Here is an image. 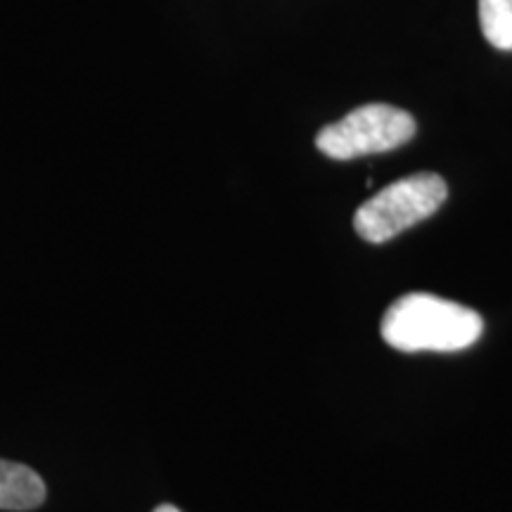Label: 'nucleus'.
I'll return each instance as SVG.
<instances>
[{
    "mask_svg": "<svg viewBox=\"0 0 512 512\" xmlns=\"http://www.w3.org/2000/svg\"><path fill=\"white\" fill-rule=\"evenodd\" d=\"M484 320L477 311L437 294L413 292L399 297L384 313L380 332L389 347L415 354H451L472 347L482 337Z\"/></svg>",
    "mask_w": 512,
    "mask_h": 512,
    "instance_id": "obj_1",
    "label": "nucleus"
},
{
    "mask_svg": "<svg viewBox=\"0 0 512 512\" xmlns=\"http://www.w3.org/2000/svg\"><path fill=\"white\" fill-rule=\"evenodd\" d=\"M448 197V185L437 174H413L401 178L356 209L354 228L370 245L396 238L415 223L437 214Z\"/></svg>",
    "mask_w": 512,
    "mask_h": 512,
    "instance_id": "obj_2",
    "label": "nucleus"
},
{
    "mask_svg": "<svg viewBox=\"0 0 512 512\" xmlns=\"http://www.w3.org/2000/svg\"><path fill=\"white\" fill-rule=\"evenodd\" d=\"M418 126L406 110L392 105H363L316 136L318 150L330 159H356L396 150L415 136Z\"/></svg>",
    "mask_w": 512,
    "mask_h": 512,
    "instance_id": "obj_3",
    "label": "nucleus"
},
{
    "mask_svg": "<svg viewBox=\"0 0 512 512\" xmlns=\"http://www.w3.org/2000/svg\"><path fill=\"white\" fill-rule=\"evenodd\" d=\"M46 501V482L22 463L0 460V510H34Z\"/></svg>",
    "mask_w": 512,
    "mask_h": 512,
    "instance_id": "obj_4",
    "label": "nucleus"
},
{
    "mask_svg": "<svg viewBox=\"0 0 512 512\" xmlns=\"http://www.w3.org/2000/svg\"><path fill=\"white\" fill-rule=\"evenodd\" d=\"M484 38L498 50H512V0H479Z\"/></svg>",
    "mask_w": 512,
    "mask_h": 512,
    "instance_id": "obj_5",
    "label": "nucleus"
},
{
    "mask_svg": "<svg viewBox=\"0 0 512 512\" xmlns=\"http://www.w3.org/2000/svg\"><path fill=\"white\" fill-rule=\"evenodd\" d=\"M152 512H181V510H178L176 505H169V503H164V505H157V508L152 510Z\"/></svg>",
    "mask_w": 512,
    "mask_h": 512,
    "instance_id": "obj_6",
    "label": "nucleus"
}]
</instances>
